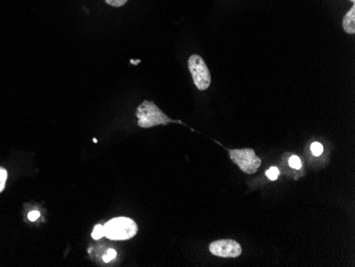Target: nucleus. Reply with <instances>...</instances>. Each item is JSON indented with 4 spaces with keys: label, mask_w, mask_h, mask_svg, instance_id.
<instances>
[{
    "label": "nucleus",
    "mask_w": 355,
    "mask_h": 267,
    "mask_svg": "<svg viewBox=\"0 0 355 267\" xmlns=\"http://www.w3.org/2000/svg\"><path fill=\"white\" fill-rule=\"evenodd\" d=\"M349 1H351V3H355V0H349Z\"/></svg>",
    "instance_id": "obj_15"
},
{
    "label": "nucleus",
    "mask_w": 355,
    "mask_h": 267,
    "mask_svg": "<svg viewBox=\"0 0 355 267\" xmlns=\"http://www.w3.org/2000/svg\"><path fill=\"white\" fill-rule=\"evenodd\" d=\"M311 150H312L313 155L319 157L321 153H324V146L320 143H313Z\"/></svg>",
    "instance_id": "obj_11"
},
{
    "label": "nucleus",
    "mask_w": 355,
    "mask_h": 267,
    "mask_svg": "<svg viewBox=\"0 0 355 267\" xmlns=\"http://www.w3.org/2000/svg\"><path fill=\"white\" fill-rule=\"evenodd\" d=\"M231 160L237 165L245 174L252 175L260 169L262 161L251 148L232 149L229 151Z\"/></svg>",
    "instance_id": "obj_3"
},
{
    "label": "nucleus",
    "mask_w": 355,
    "mask_h": 267,
    "mask_svg": "<svg viewBox=\"0 0 355 267\" xmlns=\"http://www.w3.org/2000/svg\"><path fill=\"white\" fill-rule=\"evenodd\" d=\"M105 3L112 7L119 8L125 6L128 3V0H105Z\"/></svg>",
    "instance_id": "obj_13"
},
{
    "label": "nucleus",
    "mask_w": 355,
    "mask_h": 267,
    "mask_svg": "<svg viewBox=\"0 0 355 267\" xmlns=\"http://www.w3.org/2000/svg\"><path fill=\"white\" fill-rule=\"evenodd\" d=\"M343 28L349 35H354L355 33V6L349 10L348 13L345 15L343 19Z\"/></svg>",
    "instance_id": "obj_6"
},
{
    "label": "nucleus",
    "mask_w": 355,
    "mask_h": 267,
    "mask_svg": "<svg viewBox=\"0 0 355 267\" xmlns=\"http://www.w3.org/2000/svg\"><path fill=\"white\" fill-rule=\"evenodd\" d=\"M189 69L193 83L199 91H207L211 85V74L205 60L198 55H193L189 59Z\"/></svg>",
    "instance_id": "obj_4"
},
{
    "label": "nucleus",
    "mask_w": 355,
    "mask_h": 267,
    "mask_svg": "<svg viewBox=\"0 0 355 267\" xmlns=\"http://www.w3.org/2000/svg\"><path fill=\"white\" fill-rule=\"evenodd\" d=\"M8 179V171L3 167H0V193L5 190Z\"/></svg>",
    "instance_id": "obj_8"
},
{
    "label": "nucleus",
    "mask_w": 355,
    "mask_h": 267,
    "mask_svg": "<svg viewBox=\"0 0 355 267\" xmlns=\"http://www.w3.org/2000/svg\"><path fill=\"white\" fill-rule=\"evenodd\" d=\"M137 123L144 129L151 128L159 125H167L169 123H179L180 121H173L169 119L162 110L159 109L153 101H145L139 105L137 110Z\"/></svg>",
    "instance_id": "obj_1"
},
{
    "label": "nucleus",
    "mask_w": 355,
    "mask_h": 267,
    "mask_svg": "<svg viewBox=\"0 0 355 267\" xmlns=\"http://www.w3.org/2000/svg\"><path fill=\"white\" fill-rule=\"evenodd\" d=\"M103 236H105V226H103V225H96L93 232H92V238L94 240H101Z\"/></svg>",
    "instance_id": "obj_7"
},
{
    "label": "nucleus",
    "mask_w": 355,
    "mask_h": 267,
    "mask_svg": "<svg viewBox=\"0 0 355 267\" xmlns=\"http://www.w3.org/2000/svg\"><path fill=\"white\" fill-rule=\"evenodd\" d=\"M279 175H280V171L277 167H270L268 171H266V176L269 180L275 181L278 179Z\"/></svg>",
    "instance_id": "obj_9"
},
{
    "label": "nucleus",
    "mask_w": 355,
    "mask_h": 267,
    "mask_svg": "<svg viewBox=\"0 0 355 267\" xmlns=\"http://www.w3.org/2000/svg\"><path fill=\"white\" fill-rule=\"evenodd\" d=\"M289 166L295 169H300L302 164H301V160L297 155H292L291 159L288 160Z\"/></svg>",
    "instance_id": "obj_10"
},
{
    "label": "nucleus",
    "mask_w": 355,
    "mask_h": 267,
    "mask_svg": "<svg viewBox=\"0 0 355 267\" xmlns=\"http://www.w3.org/2000/svg\"><path fill=\"white\" fill-rule=\"evenodd\" d=\"M116 256L117 252L114 249H109L107 254L103 256V261H105V263H109L110 261L114 260V259L116 258Z\"/></svg>",
    "instance_id": "obj_12"
},
{
    "label": "nucleus",
    "mask_w": 355,
    "mask_h": 267,
    "mask_svg": "<svg viewBox=\"0 0 355 267\" xmlns=\"http://www.w3.org/2000/svg\"><path fill=\"white\" fill-rule=\"evenodd\" d=\"M40 215L41 214H40L39 211H32V212L28 214V219H29L30 222H35L39 218Z\"/></svg>",
    "instance_id": "obj_14"
},
{
    "label": "nucleus",
    "mask_w": 355,
    "mask_h": 267,
    "mask_svg": "<svg viewBox=\"0 0 355 267\" xmlns=\"http://www.w3.org/2000/svg\"><path fill=\"white\" fill-rule=\"evenodd\" d=\"M209 251L213 256L219 258H239L241 246L234 240H219L209 245Z\"/></svg>",
    "instance_id": "obj_5"
},
{
    "label": "nucleus",
    "mask_w": 355,
    "mask_h": 267,
    "mask_svg": "<svg viewBox=\"0 0 355 267\" xmlns=\"http://www.w3.org/2000/svg\"><path fill=\"white\" fill-rule=\"evenodd\" d=\"M137 223L128 217H116L105 225V236L112 241H125L137 235Z\"/></svg>",
    "instance_id": "obj_2"
}]
</instances>
